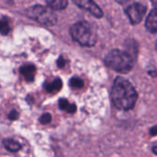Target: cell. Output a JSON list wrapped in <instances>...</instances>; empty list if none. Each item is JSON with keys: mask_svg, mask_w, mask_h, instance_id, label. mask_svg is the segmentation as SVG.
<instances>
[{"mask_svg": "<svg viewBox=\"0 0 157 157\" xmlns=\"http://www.w3.org/2000/svg\"><path fill=\"white\" fill-rule=\"evenodd\" d=\"M138 99L133 85L123 78H117L111 91V100L115 107L120 110L132 109Z\"/></svg>", "mask_w": 157, "mask_h": 157, "instance_id": "obj_1", "label": "cell"}, {"mask_svg": "<svg viewBox=\"0 0 157 157\" xmlns=\"http://www.w3.org/2000/svg\"><path fill=\"white\" fill-rule=\"evenodd\" d=\"M105 64L107 67L117 72L127 73L134 66V56L127 51L114 49L106 56Z\"/></svg>", "mask_w": 157, "mask_h": 157, "instance_id": "obj_2", "label": "cell"}, {"mask_svg": "<svg viewBox=\"0 0 157 157\" xmlns=\"http://www.w3.org/2000/svg\"><path fill=\"white\" fill-rule=\"evenodd\" d=\"M74 41L83 46H93L97 43V34L86 21H78L70 28Z\"/></svg>", "mask_w": 157, "mask_h": 157, "instance_id": "obj_3", "label": "cell"}, {"mask_svg": "<svg viewBox=\"0 0 157 157\" xmlns=\"http://www.w3.org/2000/svg\"><path fill=\"white\" fill-rule=\"evenodd\" d=\"M23 13L28 18L45 26H53L57 23V15L49 6L35 5L26 8Z\"/></svg>", "mask_w": 157, "mask_h": 157, "instance_id": "obj_4", "label": "cell"}, {"mask_svg": "<svg viewBox=\"0 0 157 157\" xmlns=\"http://www.w3.org/2000/svg\"><path fill=\"white\" fill-rule=\"evenodd\" d=\"M145 12H146V6L139 3L132 4L130 6H128L126 9V14L132 24H137L141 22L144 16L145 15Z\"/></svg>", "mask_w": 157, "mask_h": 157, "instance_id": "obj_5", "label": "cell"}, {"mask_svg": "<svg viewBox=\"0 0 157 157\" xmlns=\"http://www.w3.org/2000/svg\"><path fill=\"white\" fill-rule=\"evenodd\" d=\"M73 2L82 9H85L91 13L96 18H102L103 12L101 8L93 0H73Z\"/></svg>", "mask_w": 157, "mask_h": 157, "instance_id": "obj_6", "label": "cell"}, {"mask_svg": "<svg viewBox=\"0 0 157 157\" xmlns=\"http://www.w3.org/2000/svg\"><path fill=\"white\" fill-rule=\"evenodd\" d=\"M19 72L27 81L30 82L35 78L36 67L33 64H25L19 68Z\"/></svg>", "mask_w": 157, "mask_h": 157, "instance_id": "obj_7", "label": "cell"}, {"mask_svg": "<svg viewBox=\"0 0 157 157\" xmlns=\"http://www.w3.org/2000/svg\"><path fill=\"white\" fill-rule=\"evenodd\" d=\"M145 26L149 31L157 32V8H155L151 11V13L147 17Z\"/></svg>", "mask_w": 157, "mask_h": 157, "instance_id": "obj_8", "label": "cell"}, {"mask_svg": "<svg viewBox=\"0 0 157 157\" xmlns=\"http://www.w3.org/2000/svg\"><path fill=\"white\" fill-rule=\"evenodd\" d=\"M62 87H63V82H62V80L59 78L54 79L53 81H52L50 82H46L44 85L45 90L48 93H52L59 92L62 89Z\"/></svg>", "mask_w": 157, "mask_h": 157, "instance_id": "obj_9", "label": "cell"}, {"mask_svg": "<svg viewBox=\"0 0 157 157\" xmlns=\"http://www.w3.org/2000/svg\"><path fill=\"white\" fill-rule=\"evenodd\" d=\"M46 3L52 10H63L66 8L68 0H46Z\"/></svg>", "mask_w": 157, "mask_h": 157, "instance_id": "obj_10", "label": "cell"}, {"mask_svg": "<svg viewBox=\"0 0 157 157\" xmlns=\"http://www.w3.org/2000/svg\"><path fill=\"white\" fill-rule=\"evenodd\" d=\"M58 105H59V108L61 110L66 111L70 114H74L76 111V105L75 104H70L69 101L64 98L60 99Z\"/></svg>", "mask_w": 157, "mask_h": 157, "instance_id": "obj_11", "label": "cell"}, {"mask_svg": "<svg viewBox=\"0 0 157 157\" xmlns=\"http://www.w3.org/2000/svg\"><path fill=\"white\" fill-rule=\"evenodd\" d=\"M3 144L7 151L12 152V153L17 152L21 149V145L13 139H5L3 141Z\"/></svg>", "mask_w": 157, "mask_h": 157, "instance_id": "obj_12", "label": "cell"}, {"mask_svg": "<svg viewBox=\"0 0 157 157\" xmlns=\"http://www.w3.org/2000/svg\"><path fill=\"white\" fill-rule=\"evenodd\" d=\"M11 30L9 19L6 17L0 18V33L3 35H7Z\"/></svg>", "mask_w": 157, "mask_h": 157, "instance_id": "obj_13", "label": "cell"}, {"mask_svg": "<svg viewBox=\"0 0 157 157\" xmlns=\"http://www.w3.org/2000/svg\"><path fill=\"white\" fill-rule=\"evenodd\" d=\"M69 85L74 89H81L84 86V81L79 78H72L69 81Z\"/></svg>", "mask_w": 157, "mask_h": 157, "instance_id": "obj_14", "label": "cell"}, {"mask_svg": "<svg viewBox=\"0 0 157 157\" xmlns=\"http://www.w3.org/2000/svg\"><path fill=\"white\" fill-rule=\"evenodd\" d=\"M52 121V117L49 113H45L43 114L40 118V122L43 125H46V124H49L50 122Z\"/></svg>", "mask_w": 157, "mask_h": 157, "instance_id": "obj_15", "label": "cell"}, {"mask_svg": "<svg viewBox=\"0 0 157 157\" xmlns=\"http://www.w3.org/2000/svg\"><path fill=\"white\" fill-rule=\"evenodd\" d=\"M19 117V114L17 110H12L9 114H8V118L11 119V120H16Z\"/></svg>", "mask_w": 157, "mask_h": 157, "instance_id": "obj_16", "label": "cell"}, {"mask_svg": "<svg viewBox=\"0 0 157 157\" xmlns=\"http://www.w3.org/2000/svg\"><path fill=\"white\" fill-rule=\"evenodd\" d=\"M64 65H65V60L63 59V56H60L58 58V60H57V66H58V68H62L64 67Z\"/></svg>", "mask_w": 157, "mask_h": 157, "instance_id": "obj_17", "label": "cell"}, {"mask_svg": "<svg viewBox=\"0 0 157 157\" xmlns=\"http://www.w3.org/2000/svg\"><path fill=\"white\" fill-rule=\"evenodd\" d=\"M150 133H151L152 136H155V135H157V126H155V127L150 130Z\"/></svg>", "mask_w": 157, "mask_h": 157, "instance_id": "obj_18", "label": "cell"}, {"mask_svg": "<svg viewBox=\"0 0 157 157\" xmlns=\"http://www.w3.org/2000/svg\"><path fill=\"white\" fill-rule=\"evenodd\" d=\"M117 2H119L120 4H124V3H126L128 0H116Z\"/></svg>", "mask_w": 157, "mask_h": 157, "instance_id": "obj_19", "label": "cell"}, {"mask_svg": "<svg viewBox=\"0 0 157 157\" xmlns=\"http://www.w3.org/2000/svg\"><path fill=\"white\" fill-rule=\"evenodd\" d=\"M153 153L157 155V146H155V147H154V148H153Z\"/></svg>", "mask_w": 157, "mask_h": 157, "instance_id": "obj_20", "label": "cell"}, {"mask_svg": "<svg viewBox=\"0 0 157 157\" xmlns=\"http://www.w3.org/2000/svg\"><path fill=\"white\" fill-rule=\"evenodd\" d=\"M151 1H152V3L154 4V6L157 8V0H151Z\"/></svg>", "mask_w": 157, "mask_h": 157, "instance_id": "obj_21", "label": "cell"}, {"mask_svg": "<svg viewBox=\"0 0 157 157\" xmlns=\"http://www.w3.org/2000/svg\"><path fill=\"white\" fill-rule=\"evenodd\" d=\"M156 47H157V45H156Z\"/></svg>", "mask_w": 157, "mask_h": 157, "instance_id": "obj_22", "label": "cell"}]
</instances>
